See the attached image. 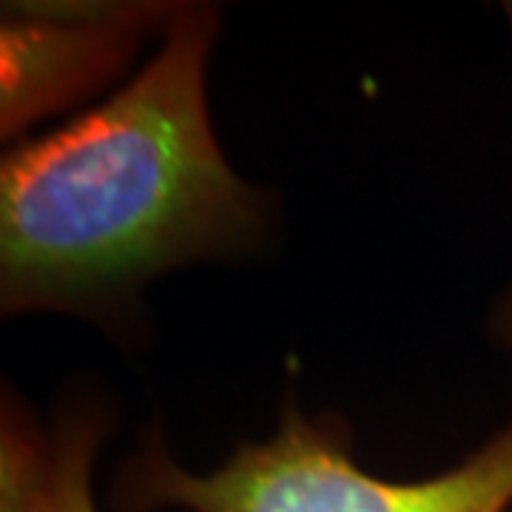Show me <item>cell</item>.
Instances as JSON below:
<instances>
[{"mask_svg": "<svg viewBox=\"0 0 512 512\" xmlns=\"http://www.w3.org/2000/svg\"><path fill=\"white\" fill-rule=\"evenodd\" d=\"M217 32L214 6L180 3L120 92L3 154V316L109 322L154 276L262 245L265 197L225 160L208 114Z\"/></svg>", "mask_w": 512, "mask_h": 512, "instance_id": "obj_1", "label": "cell"}, {"mask_svg": "<svg viewBox=\"0 0 512 512\" xmlns=\"http://www.w3.org/2000/svg\"><path fill=\"white\" fill-rule=\"evenodd\" d=\"M348 424L282 407L271 439L242 441L211 473H191L160 430L120 467L117 512H507L512 419L456 467L419 481L370 476L353 458Z\"/></svg>", "mask_w": 512, "mask_h": 512, "instance_id": "obj_2", "label": "cell"}, {"mask_svg": "<svg viewBox=\"0 0 512 512\" xmlns=\"http://www.w3.org/2000/svg\"><path fill=\"white\" fill-rule=\"evenodd\" d=\"M180 3L52 0L3 3L0 134L26 128L103 89L148 37L165 35Z\"/></svg>", "mask_w": 512, "mask_h": 512, "instance_id": "obj_3", "label": "cell"}, {"mask_svg": "<svg viewBox=\"0 0 512 512\" xmlns=\"http://www.w3.org/2000/svg\"><path fill=\"white\" fill-rule=\"evenodd\" d=\"M111 419L100 402H72L49 427V458L26 512H97L92 467Z\"/></svg>", "mask_w": 512, "mask_h": 512, "instance_id": "obj_4", "label": "cell"}, {"mask_svg": "<svg viewBox=\"0 0 512 512\" xmlns=\"http://www.w3.org/2000/svg\"><path fill=\"white\" fill-rule=\"evenodd\" d=\"M490 336L495 345L512 350V288L495 305L493 316H490Z\"/></svg>", "mask_w": 512, "mask_h": 512, "instance_id": "obj_5", "label": "cell"}, {"mask_svg": "<svg viewBox=\"0 0 512 512\" xmlns=\"http://www.w3.org/2000/svg\"><path fill=\"white\" fill-rule=\"evenodd\" d=\"M501 9H504V18H507V23H510V32H512V0H507Z\"/></svg>", "mask_w": 512, "mask_h": 512, "instance_id": "obj_6", "label": "cell"}]
</instances>
